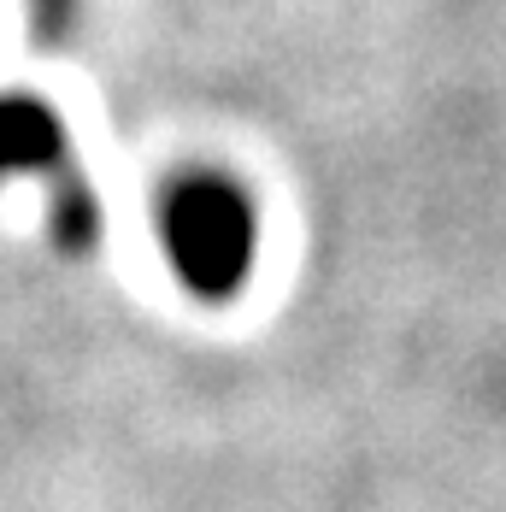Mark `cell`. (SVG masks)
Returning <instances> with one entry per match:
<instances>
[{
    "mask_svg": "<svg viewBox=\"0 0 506 512\" xmlns=\"http://www.w3.org/2000/svg\"><path fill=\"white\" fill-rule=\"evenodd\" d=\"M153 230L171 277L195 295V301H230L242 295L259 259V206L253 195L212 165H189L177 171L159 206H153Z\"/></svg>",
    "mask_w": 506,
    "mask_h": 512,
    "instance_id": "1",
    "label": "cell"
},
{
    "mask_svg": "<svg viewBox=\"0 0 506 512\" xmlns=\"http://www.w3.org/2000/svg\"><path fill=\"white\" fill-rule=\"evenodd\" d=\"M71 165V136H65V118L36 95H0V183L12 177H42L59 183Z\"/></svg>",
    "mask_w": 506,
    "mask_h": 512,
    "instance_id": "2",
    "label": "cell"
}]
</instances>
